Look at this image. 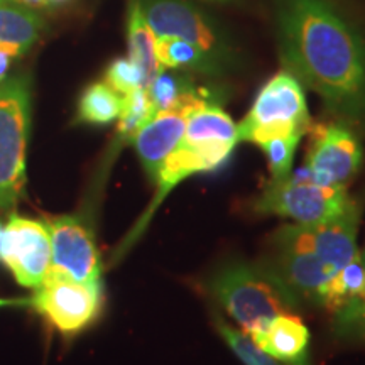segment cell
Segmentation results:
<instances>
[{"label":"cell","instance_id":"4dcf8cb0","mask_svg":"<svg viewBox=\"0 0 365 365\" xmlns=\"http://www.w3.org/2000/svg\"><path fill=\"white\" fill-rule=\"evenodd\" d=\"M56 2H65V0H48V4H56Z\"/></svg>","mask_w":365,"mask_h":365},{"label":"cell","instance_id":"d4e9b609","mask_svg":"<svg viewBox=\"0 0 365 365\" xmlns=\"http://www.w3.org/2000/svg\"><path fill=\"white\" fill-rule=\"evenodd\" d=\"M105 83L124 97L137 88H145V76L129 58H117L105 71Z\"/></svg>","mask_w":365,"mask_h":365},{"label":"cell","instance_id":"9c48e42d","mask_svg":"<svg viewBox=\"0 0 365 365\" xmlns=\"http://www.w3.org/2000/svg\"><path fill=\"white\" fill-rule=\"evenodd\" d=\"M304 170L322 186L346 188L362 166L364 149L345 124H312Z\"/></svg>","mask_w":365,"mask_h":365},{"label":"cell","instance_id":"f1b7e54d","mask_svg":"<svg viewBox=\"0 0 365 365\" xmlns=\"http://www.w3.org/2000/svg\"><path fill=\"white\" fill-rule=\"evenodd\" d=\"M210 2H220V4H230V2H235V0H210Z\"/></svg>","mask_w":365,"mask_h":365},{"label":"cell","instance_id":"ba28073f","mask_svg":"<svg viewBox=\"0 0 365 365\" xmlns=\"http://www.w3.org/2000/svg\"><path fill=\"white\" fill-rule=\"evenodd\" d=\"M31 303L63 335L93 323L102 304V284H85L49 269Z\"/></svg>","mask_w":365,"mask_h":365},{"label":"cell","instance_id":"4316f807","mask_svg":"<svg viewBox=\"0 0 365 365\" xmlns=\"http://www.w3.org/2000/svg\"><path fill=\"white\" fill-rule=\"evenodd\" d=\"M31 303L29 299H4L0 298V307H21V304Z\"/></svg>","mask_w":365,"mask_h":365},{"label":"cell","instance_id":"484cf974","mask_svg":"<svg viewBox=\"0 0 365 365\" xmlns=\"http://www.w3.org/2000/svg\"><path fill=\"white\" fill-rule=\"evenodd\" d=\"M12 2L21 4V6L29 7V9H39L48 6V0H12Z\"/></svg>","mask_w":365,"mask_h":365},{"label":"cell","instance_id":"44dd1931","mask_svg":"<svg viewBox=\"0 0 365 365\" xmlns=\"http://www.w3.org/2000/svg\"><path fill=\"white\" fill-rule=\"evenodd\" d=\"M154 113L156 108L145 88H137L124 95L122 112L118 115V135L122 139H134L137 132L154 117Z\"/></svg>","mask_w":365,"mask_h":365},{"label":"cell","instance_id":"603a6c76","mask_svg":"<svg viewBox=\"0 0 365 365\" xmlns=\"http://www.w3.org/2000/svg\"><path fill=\"white\" fill-rule=\"evenodd\" d=\"M301 139H303V137L299 135L281 137V139L267 140V143L259 145L267 158V166L269 171H271L272 181H281L291 176L294 154Z\"/></svg>","mask_w":365,"mask_h":365},{"label":"cell","instance_id":"ac0fdd59","mask_svg":"<svg viewBox=\"0 0 365 365\" xmlns=\"http://www.w3.org/2000/svg\"><path fill=\"white\" fill-rule=\"evenodd\" d=\"M158 38L145 21L139 0H132L127 16V48L129 58L140 68L145 76V86L163 71L158 61Z\"/></svg>","mask_w":365,"mask_h":365},{"label":"cell","instance_id":"5bb4252c","mask_svg":"<svg viewBox=\"0 0 365 365\" xmlns=\"http://www.w3.org/2000/svg\"><path fill=\"white\" fill-rule=\"evenodd\" d=\"M266 264L299 304H319L323 289L335 274L318 255L303 250L274 249Z\"/></svg>","mask_w":365,"mask_h":365},{"label":"cell","instance_id":"7a4b0ae2","mask_svg":"<svg viewBox=\"0 0 365 365\" xmlns=\"http://www.w3.org/2000/svg\"><path fill=\"white\" fill-rule=\"evenodd\" d=\"M208 291L252 340L272 318L299 307L266 262L227 264L208 281Z\"/></svg>","mask_w":365,"mask_h":365},{"label":"cell","instance_id":"7402d4cb","mask_svg":"<svg viewBox=\"0 0 365 365\" xmlns=\"http://www.w3.org/2000/svg\"><path fill=\"white\" fill-rule=\"evenodd\" d=\"M217 330L225 340L228 349L239 357L244 365H284L277 359H274L272 355L264 352L261 346L244 331L228 325L223 318H217Z\"/></svg>","mask_w":365,"mask_h":365},{"label":"cell","instance_id":"9a60e30c","mask_svg":"<svg viewBox=\"0 0 365 365\" xmlns=\"http://www.w3.org/2000/svg\"><path fill=\"white\" fill-rule=\"evenodd\" d=\"M322 307L333 314L340 335H355L365 307V261L359 252L352 262L336 271L322 294Z\"/></svg>","mask_w":365,"mask_h":365},{"label":"cell","instance_id":"7c38bea8","mask_svg":"<svg viewBox=\"0 0 365 365\" xmlns=\"http://www.w3.org/2000/svg\"><path fill=\"white\" fill-rule=\"evenodd\" d=\"M51 237V271L85 282L100 284L102 262L93 234L78 217L65 215L48 223Z\"/></svg>","mask_w":365,"mask_h":365},{"label":"cell","instance_id":"277c9868","mask_svg":"<svg viewBox=\"0 0 365 365\" xmlns=\"http://www.w3.org/2000/svg\"><path fill=\"white\" fill-rule=\"evenodd\" d=\"M312 118L301 81L289 71L274 75L255 97L244 120L237 125L239 140L261 145L267 140L307 135Z\"/></svg>","mask_w":365,"mask_h":365},{"label":"cell","instance_id":"8fae6325","mask_svg":"<svg viewBox=\"0 0 365 365\" xmlns=\"http://www.w3.org/2000/svg\"><path fill=\"white\" fill-rule=\"evenodd\" d=\"M0 261L21 286L38 287L51 267V237L43 222L12 215L4 225Z\"/></svg>","mask_w":365,"mask_h":365},{"label":"cell","instance_id":"30bf717a","mask_svg":"<svg viewBox=\"0 0 365 365\" xmlns=\"http://www.w3.org/2000/svg\"><path fill=\"white\" fill-rule=\"evenodd\" d=\"M208 95V91H198L193 86L182 93L173 107L154 113V117L132 139L137 156L150 181L156 182L166 158L180 145L188 117L196 108L212 102Z\"/></svg>","mask_w":365,"mask_h":365},{"label":"cell","instance_id":"1f68e13d","mask_svg":"<svg viewBox=\"0 0 365 365\" xmlns=\"http://www.w3.org/2000/svg\"><path fill=\"white\" fill-rule=\"evenodd\" d=\"M6 2H9V0H0V4H6Z\"/></svg>","mask_w":365,"mask_h":365},{"label":"cell","instance_id":"6da1fadb","mask_svg":"<svg viewBox=\"0 0 365 365\" xmlns=\"http://www.w3.org/2000/svg\"><path fill=\"white\" fill-rule=\"evenodd\" d=\"M286 71L346 122L365 120V38L331 0H274Z\"/></svg>","mask_w":365,"mask_h":365},{"label":"cell","instance_id":"52a82bcc","mask_svg":"<svg viewBox=\"0 0 365 365\" xmlns=\"http://www.w3.org/2000/svg\"><path fill=\"white\" fill-rule=\"evenodd\" d=\"M360 205L352 198L344 212L314 225H286L274 235V249L303 250L318 255L333 271H340L359 255Z\"/></svg>","mask_w":365,"mask_h":365},{"label":"cell","instance_id":"8992f818","mask_svg":"<svg viewBox=\"0 0 365 365\" xmlns=\"http://www.w3.org/2000/svg\"><path fill=\"white\" fill-rule=\"evenodd\" d=\"M352 202L346 188L322 186L309 178L308 171L272 181L255 202V212L264 215L289 218L299 225H314L336 217Z\"/></svg>","mask_w":365,"mask_h":365},{"label":"cell","instance_id":"d6986e66","mask_svg":"<svg viewBox=\"0 0 365 365\" xmlns=\"http://www.w3.org/2000/svg\"><path fill=\"white\" fill-rule=\"evenodd\" d=\"M122 103H124V97L120 93H117L105 81H97L86 86L81 93L76 117L83 124H110L120 115Z\"/></svg>","mask_w":365,"mask_h":365},{"label":"cell","instance_id":"5b68a950","mask_svg":"<svg viewBox=\"0 0 365 365\" xmlns=\"http://www.w3.org/2000/svg\"><path fill=\"white\" fill-rule=\"evenodd\" d=\"M29 122V80H0V213L16 207L24 190Z\"/></svg>","mask_w":365,"mask_h":365},{"label":"cell","instance_id":"3957f363","mask_svg":"<svg viewBox=\"0 0 365 365\" xmlns=\"http://www.w3.org/2000/svg\"><path fill=\"white\" fill-rule=\"evenodd\" d=\"M156 38H180L193 44L212 68L213 76L225 75L237 65L234 43L227 31L188 0H139Z\"/></svg>","mask_w":365,"mask_h":365},{"label":"cell","instance_id":"cb8c5ba5","mask_svg":"<svg viewBox=\"0 0 365 365\" xmlns=\"http://www.w3.org/2000/svg\"><path fill=\"white\" fill-rule=\"evenodd\" d=\"M191 88H193V85L186 76H178L166 71L159 73L156 78L145 86L156 112L173 107L180 100L181 95Z\"/></svg>","mask_w":365,"mask_h":365},{"label":"cell","instance_id":"83f0119b","mask_svg":"<svg viewBox=\"0 0 365 365\" xmlns=\"http://www.w3.org/2000/svg\"><path fill=\"white\" fill-rule=\"evenodd\" d=\"M355 335H365V307H364L362 317H360V322H359V327H357V333H355Z\"/></svg>","mask_w":365,"mask_h":365},{"label":"cell","instance_id":"2e32d148","mask_svg":"<svg viewBox=\"0 0 365 365\" xmlns=\"http://www.w3.org/2000/svg\"><path fill=\"white\" fill-rule=\"evenodd\" d=\"M254 341L282 364L308 365L309 331L301 318L293 313L272 318Z\"/></svg>","mask_w":365,"mask_h":365},{"label":"cell","instance_id":"4fadbf2b","mask_svg":"<svg viewBox=\"0 0 365 365\" xmlns=\"http://www.w3.org/2000/svg\"><path fill=\"white\" fill-rule=\"evenodd\" d=\"M181 143L202 153L213 170H218L230 159L239 143L237 124L217 103H205L188 117Z\"/></svg>","mask_w":365,"mask_h":365},{"label":"cell","instance_id":"f546056e","mask_svg":"<svg viewBox=\"0 0 365 365\" xmlns=\"http://www.w3.org/2000/svg\"><path fill=\"white\" fill-rule=\"evenodd\" d=\"M2 235H4V225L0 223V245H2Z\"/></svg>","mask_w":365,"mask_h":365},{"label":"cell","instance_id":"ffe728a7","mask_svg":"<svg viewBox=\"0 0 365 365\" xmlns=\"http://www.w3.org/2000/svg\"><path fill=\"white\" fill-rule=\"evenodd\" d=\"M158 61L161 68H170V70H188V71H200L205 75H212V68L208 61L193 44L188 41H182L180 38H158L156 44Z\"/></svg>","mask_w":365,"mask_h":365},{"label":"cell","instance_id":"e0dca14e","mask_svg":"<svg viewBox=\"0 0 365 365\" xmlns=\"http://www.w3.org/2000/svg\"><path fill=\"white\" fill-rule=\"evenodd\" d=\"M43 19L33 9L16 4H0V51L21 56L38 41Z\"/></svg>","mask_w":365,"mask_h":365}]
</instances>
